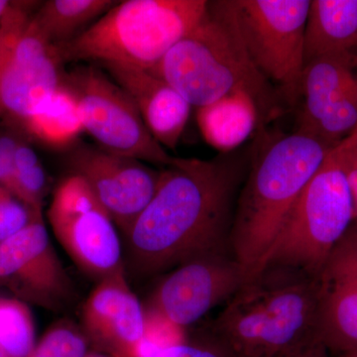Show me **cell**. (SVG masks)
Returning <instances> with one entry per match:
<instances>
[{"label": "cell", "instance_id": "8992f818", "mask_svg": "<svg viewBox=\"0 0 357 357\" xmlns=\"http://www.w3.org/2000/svg\"><path fill=\"white\" fill-rule=\"evenodd\" d=\"M356 138L357 130L331 150L284 218L260 269L285 267L318 277L333 249L354 223L345 160Z\"/></svg>", "mask_w": 357, "mask_h": 357}, {"label": "cell", "instance_id": "9c48e42d", "mask_svg": "<svg viewBox=\"0 0 357 357\" xmlns=\"http://www.w3.org/2000/svg\"><path fill=\"white\" fill-rule=\"evenodd\" d=\"M47 218L59 243L91 278L100 281L124 266L116 225L81 176L70 173L61 180Z\"/></svg>", "mask_w": 357, "mask_h": 357}, {"label": "cell", "instance_id": "5b68a950", "mask_svg": "<svg viewBox=\"0 0 357 357\" xmlns=\"http://www.w3.org/2000/svg\"><path fill=\"white\" fill-rule=\"evenodd\" d=\"M206 0L117 2L86 30L54 47L60 62L153 69L208 11Z\"/></svg>", "mask_w": 357, "mask_h": 357}, {"label": "cell", "instance_id": "4fadbf2b", "mask_svg": "<svg viewBox=\"0 0 357 357\" xmlns=\"http://www.w3.org/2000/svg\"><path fill=\"white\" fill-rule=\"evenodd\" d=\"M62 63L55 48L33 28L0 37V112L22 126L35 109L62 84Z\"/></svg>", "mask_w": 357, "mask_h": 357}, {"label": "cell", "instance_id": "7402d4cb", "mask_svg": "<svg viewBox=\"0 0 357 357\" xmlns=\"http://www.w3.org/2000/svg\"><path fill=\"white\" fill-rule=\"evenodd\" d=\"M35 345L34 319L27 303L0 297V349L7 357H27Z\"/></svg>", "mask_w": 357, "mask_h": 357}, {"label": "cell", "instance_id": "d6a6232c", "mask_svg": "<svg viewBox=\"0 0 357 357\" xmlns=\"http://www.w3.org/2000/svg\"><path fill=\"white\" fill-rule=\"evenodd\" d=\"M342 357H356V356H342Z\"/></svg>", "mask_w": 357, "mask_h": 357}, {"label": "cell", "instance_id": "7c38bea8", "mask_svg": "<svg viewBox=\"0 0 357 357\" xmlns=\"http://www.w3.org/2000/svg\"><path fill=\"white\" fill-rule=\"evenodd\" d=\"M70 173L86 181L123 236L153 199L161 171L144 162L79 146L68 158Z\"/></svg>", "mask_w": 357, "mask_h": 357}, {"label": "cell", "instance_id": "83f0119b", "mask_svg": "<svg viewBox=\"0 0 357 357\" xmlns=\"http://www.w3.org/2000/svg\"><path fill=\"white\" fill-rule=\"evenodd\" d=\"M277 357H335L330 351L324 347L321 342L316 340L307 347H302L298 351L290 352V354H284V356Z\"/></svg>", "mask_w": 357, "mask_h": 357}, {"label": "cell", "instance_id": "d4e9b609", "mask_svg": "<svg viewBox=\"0 0 357 357\" xmlns=\"http://www.w3.org/2000/svg\"><path fill=\"white\" fill-rule=\"evenodd\" d=\"M43 218L0 187V243L6 241L37 218Z\"/></svg>", "mask_w": 357, "mask_h": 357}, {"label": "cell", "instance_id": "484cf974", "mask_svg": "<svg viewBox=\"0 0 357 357\" xmlns=\"http://www.w3.org/2000/svg\"><path fill=\"white\" fill-rule=\"evenodd\" d=\"M154 357H236L231 351L210 332L197 340H183L167 347Z\"/></svg>", "mask_w": 357, "mask_h": 357}, {"label": "cell", "instance_id": "e0dca14e", "mask_svg": "<svg viewBox=\"0 0 357 357\" xmlns=\"http://www.w3.org/2000/svg\"><path fill=\"white\" fill-rule=\"evenodd\" d=\"M102 67L130 96L155 140L165 149H176L192 105L172 86L149 70L115 64Z\"/></svg>", "mask_w": 357, "mask_h": 357}, {"label": "cell", "instance_id": "f546056e", "mask_svg": "<svg viewBox=\"0 0 357 357\" xmlns=\"http://www.w3.org/2000/svg\"><path fill=\"white\" fill-rule=\"evenodd\" d=\"M86 357H105V356H96V354H88Z\"/></svg>", "mask_w": 357, "mask_h": 357}, {"label": "cell", "instance_id": "44dd1931", "mask_svg": "<svg viewBox=\"0 0 357 357\" xmlns=\"http://www.w3.org/2000/svg\"><path fill=\"white\" fill-rule=\"evenodd\" d=\"M116 3L112 0H49L33 14L31 25L55 47L75 38Z\"/></svg>", "mask_w": 357, "mask_h": 357}, {"label": "cell", "instance_id": "3957f363", "mask_svg": "<svg viewBox=\"0 0 357 357\" xmlns=\"http://www.w3.org/2000/svg\"><path fill=\"white\" fill-rule=\"evenodd\" d=\"M265 139L249 160L229 237L230 253L248 280L261 267L301 192L337 145L299 130Z\"/></svg>", "mask_w": 357, "mask_h": 357}, {"label": "cell", "instance_id": "603a6c76", "mask_svg": "<svg viewBox=\"0 0 357 357\" xmlns=\"http://www.w3.org/2000/svg\"><path fill=\"white\" fill-rule=\"evenodd\" d=\"M14 163V196L33 211L42 213L48 192V177L38 154L23 138L16 148Z\"/></svg>", "mask_w": 357, "mask_h": 357}, {"label": "cell", "instance_id": "ba28073f", "mask_svg": "<svg viewBox=\"0 0 357 357\" xmlns=\"http://www.w3.org/2000/svg\"><path fill=\"white\" fill-rule=\"evenodd\" d=\"M63 84L76 96L84 132L100 149L163 168L177 161L155 140L128 93L98 66L63 74Z\"/></svg>", "mask_w": 357, "mask_h": 357}, {"label": "cell", "instance_id": "6da1fadb", "mask_svg": "<svg viewBox=\"0 0 357 357\" xmlns=\"http://www.w3.org/2000/svg\"><path fill=\"white\" fill-rule=\"evenodd\" d=\"M245 156L178 158L161 170L158 189L124 236L130 273L166 274L202 256L229 252Z\"/></svg>", "mask_w": 357, "mask_h": 357}, {"label": "cell", "instance_id": "5bb4252c", "mask_svg": "<svg viewBox=\"0 0 357 357\" xmlns=\"http://www.w3.org/2000/svg\"><path fill=\"white\" fill-rule=\"evenodd\" d=\"M317 340L335 357L357 351V225L333 249L317 277Z\"/></svg>", "mask_w": 357, "mask_h": 357}, {"label": "cell", "instance_id": "ac0fdd59", "mask_svg": "<svg viewBox=\"0 0 357 357\" xmlns=\"http://www.w3.org/2000/svg\"><path fill=\"white\" fill-rule=\"evenodd\" d=\"M356 50L357 0H311L305 29V66L330 54Z\"/></svg>", "mask_w": 357, "mask_h": 357}, {"label": "cell", "instance_id": "277c9868", "mask_svg": "<svg viewBox=\"0 0 357 357\" xmlns=\"http://www.w3.org/2000/svg\"><path fill=\"white\" fill-rule=\"evenodd\" d=\"M317 278L264 266L225 304L211 333L236 357H277L316 342Z\"/></svg>", "mask_w": 357, "mask_h": 357}, {"label": "cell", "instance_id": "1f68e13d", "mask_svg": "<svg viewBox=\"0 0 357 357\" xmlns=\"http://www.w3.org/2000/svg\"><path fill=\"white\" fill-rule=\"evenodd\" d=\"M349 356H356L357 357V351L356 352H354V354H349Z\"/></svg>", "mask_w": 357, "mask_h": 357}, {"label": "cell", "instance_id": "7a4b0ae2", "mask_svg": "<svg viewBox=\"0 0 357 357\" xmlns=\"http://www.w3.org/2000/svg\"><path fill=\"white\" fill-rule=\"evenodd\" d=\"M149 72L197 109L243 91L257 105L260 128L283 112L280 93L249 57L231 0L208 1L203 20Z\"/></svg>", "mask_w": 357, "mask_h": 357}, {"label": "cell", "instance_id": "ffe728a7", "mask_svg": "<svg viewBox=\"0 0 357 357\" xmlns=\"http://www.w3.org/2000/svg\"><path fill=\"white\" fill-rule=\"evenodd\" d=\"M21 129L46 146L70 147L84 132L76 96L64 84L43 100Z\"/></svg>", "mask_w": 357, "mask_h": 357}, {"label": "cell", "instance_id": "4dcf8cb0", "mask_svg": "<svg viewBox=\"0 0 357 357\" xmlns=\"http://www.w3.org/2000/svg\"><path fill=\"white\" fill-rule=\"evenodd\" d=\"M0 357H7L6 354H3V351L0 349Z\"/></svg>", "mask_w": 357, "mask_h": 357}, {"label": "cell", "instance_id": "f1b7e54d", "mask_svg": "<svg viewBox=\"0 0 357 357\" xmlns=\"http://www.w3.org/2000/svg\"><path fill=\"white\" fill-rule=\"evenodd\" d=\"M347 182L351 189L354 206V223L357 225V160L351 164L347 170Z\"/></svg>", "mask_w": 357, "mask_h": 357}, {"label": "cell", "instance_id": "9a60e30c", "mask_svg": "<svg viewBox=\"0 0 357 357\" xmlns=\"http://www.w3.org/2000/svg\"><path fill=\"white\" fill-rule=\"evenodd\" d=\"M302 112L297 130L318 122L328 132L347 135L357 128V52L330 54L305 66Z\"/></svg>", "mask_w": 357, "mask_h": 357}, {"label": "cell", "instance_id": "52a82bcc", "mask_svg": "<svg viewBox=\"0 0 357 357\" xmlns=\"http://www.w3.org/2000/svg\"><path fill=\"white\" fill-rule=\"evenodd\" d=\"M249 57L284 102L301 100L304 37L311 0H231Z\"/></svg>", "mask_w": 357, "mask_h": 357}, {"label": "cell", "instance_id": "8fae6325", "mask_svg": "<svg viewBox=\"0 0 357 357\" xmlns=\"http://www.w3.org/2000/svg\"><path fill=\"white\" fill-rule=\"evenodd\" d=\"M0 286L17 299L59 311L72 299V280L50 241L43 218L0 243Z\"/></svg>", "mask_w": 357, "mask_h": 357}, {"label": "cell", "instance_id": "30bf717a", "mask_svg": "<svg viewBox=\"0 0 357 357\" xmlns=\"http://www.w3.org/2000/svg\"><path fill=\"white\" fill-rule=\"evenodd\" d=\"M246 280L243 268L231 253L202 256L167 272L145 311L183 328L225 304Z\"/></svg>", "mask_w": 357, "mask_h": 357}, {"label": "cell", "instance_id": "836d02e7", "mask_svg": "<svg viewBox=\"0 0 357 357\" xmlns=\"http://www.w3.org/2000/svg\"><path fill=\"white\" fill-rule=\"evenodd\" d=\"M0 116H2V115H1V112H0Z\"/></svg>", "mask_w": 357, "mask_h": 357}, {"label": "cell", "instance_id": "d6986e66", "mask_svg": "<svg viewBox=\"0 0 357 357\" xmlns=\"http://www.w3.org/2000/svg\"><path fill=\"white\" fill-rule=\"evenodd\" d=\"M197 122L204 141L222 154L234 152L260 128L257 105L243 91L197 109Z\"/></svg>", "mask_w": 357, "mask_h": 357}, {"label": "cell", "instance_id": "4316f807", "mask_svg": "<svg viewBox=\"0 0 357 357\" xmlns=\"http://www.w3.org/2000/svg\"><path fill=\"white\" fill-rule=\"evenodd\" d=\"M21 139L22 137L15 131L0 133V187L11 192L13 196L15 189L14 156Z\"/></svg>", "mask_w": 357, "mask_h": 357}, {"label": "cell", "instance_id": "2e32d148", "mask_svg": "<svg viewBox=\"0 0 357 357\" xmlns=\"http://www.w3.org/2000/svg\"><path fill=\"white\" fill-rule=\"evenodd\" d=\"M86 337L112 357H133L145 332V309L129 286L126 266L98 281L82 312Z\"/></svg>", "mask_w": 357, "mask_h": 357}, {"label": "cell", "instance_id": "cb8c5ba5", "mask_svg": "<svg viewBox=\"0 0 357 357\" xmlns=\"http://www.w3.org/2000/svg\"><path fill=\"white\" fill-rule=\"evenodd\" d=\"M89 340L86 335L67 324L53 326L27 357H86Z\"/></svg>", "mask_w": 357, "mask_h": 357}]
</instances>
